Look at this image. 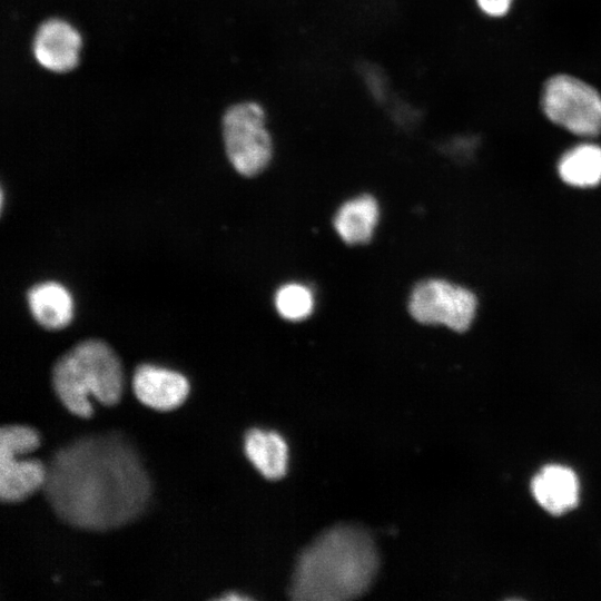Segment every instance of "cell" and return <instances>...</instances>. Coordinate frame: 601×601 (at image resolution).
<instances>
[{"label": "cell", "mask_w": 601, "mask_h": 601, "mask_svg": "<svg viewBox=\"0 0 601 601\" xmlns=\"http://www.w3.org/2000/svg\"><path fill=\"white\" fill-rule=\"evenodd\" d=\"M56 515L75 528L106 531L142 513L151 482L134 446L121 435L82 436L59 449L42 487Z\"/></svg>", "instance_id": "6da1fadb"}, {"label": "cell", "mask_w": 601, "mask_h": 601, "mask_svg": "<svg viewBox=\"0 0 601 601\" xmlns=\"http://www.w3.org/2000/svg\"><path fill=\"white\" fill-rule=\"evenodd\" d=\"M378 554L371 534L354 524L331 528L300 553L289 593L298 601H341L362 595L372 584Z\"/></svg>", "instance_id": "7a4b0ae2"}, {"label": "cell", "mask_w": 601, "mask_h": 601, "mask_svg": "<svg viewBox=\"0 0 601 601\" xmlns=\"http://www.w3.org/2000/svg\"><path fill=\"white\" fill-rule=\"evenodd\" d=\"M53 391L73 415L89 418L93 414L89 401L116 405L124 391V371L115 351L104 341L79 342L61 355L51 372Z\"/></svg>", "instance_id": "3957f363"}, {"label": "cell", "mask_w": 601, "mask_h": 601, "mask_svg": "<svg viewBox=\"0 0 601 601\" xmlns=\"http://www.w3.org/2000/svg\"><path fill=\"white\" fill-rule=\"evenodd\" d=\"M223 138L227 158L238 174L253 177L268 166L273 144L259 104L245 101L230 106L223 117Z\"/></svg>", "instance_id": "277c9868"}, {"label": "cell", "mask_w": 601, "mask_h": 601, "mask_svg": "<svg viewBox=\"0 0 601 601\" xmlns=\"http://www.w3.org/2000/svg\"><path fill=\"white\" fill-rule=\"evenodd\" d=\"M40 445L38 431L29 425L0 428V500L17 503L43 487L47 466L38 459L22 457Z\"/></svg>", "instance_id": "5b68a950"}, {"label": "cell", "mask_w": 601, "mask_h": 601, "mask_svg": "<svg viewBox=\"0 0 601 601\" xmlns=\"http://www.w3.org/2000/svg\"><path fill=\"white\" fill-rule=\"evenodd\" d=\"M545 116L574 135L601 132V96L587 82L568 75L550 78L543 90Z\"/></svg>", "instance_id": "8992f818"}, {"label": "cell", "mask_w": 601, "mask_h": 601, "mask_svg": "<svg viewBox=\"0 0 601 601\" xmlns=\"http://www.w3.org/2000/svg\"><path fill=\"white\" fill-rule=\"evenodd\" d=\"M476 308L477 299L471 290L437 278L417 283L408 302V312L416 322L444 325L455 332L471 326Z\"/></svg>", "instance_id": "52a82bcc"}, {"label": "cell", "mask_w": 601, "mask_h": 601, "mask_svg": "<svg viewBox=\"0 0 601 601\" xmlns=\"http://www.w3.org/2000/svg\"><path fill=\"white\" fill-rule=\"evenodd\" d=\"M189 390V382L181 373L154 364H140L132 376L138 401L156 411L177 408L186 401Z\"/></svg>", "instance_id": "ba28073f"}, {"label": "cell", "mask_w": 601, "mask_h": 601, "mask_svg": "<svg viewBox=\"0 0 601 601\" xmlns=\"http://www.w3.org/2000/svg\"><path fill=\"white\" fill-rule=\"evenodd\" d=\"M80 47L79 32L67 21L52 18L39 26L32 51L41 67L61 73L76 68Z\"/></svg>", "instance_id": "9c48e42d"}, {"label": "cell", "mask_w": 601, "mask_h": 601, "mask_svg": "<svg viewBox=\"0 0 601 601\" xmlns=\"http://www.w3.org/2000/svg\"><path fill=\"white\" fill-rule=\"evenodd\" d=\"M531 490L536 502L552 514H562L573 509L579 499L575 473L559 464L542 467L532 479Z\"/></svg>", "instance_id": "30bf717a"}, {"label": "cell", "mask_w": 601, "mask_h": 601, "mask_svg": "<svg viewBox=\"0 0 601 601\" xmlns=\"http://www.w3.org/2000/svg\"><path fill=\"white\" fill-rule=\"evenodd\" d=\"M244 451L254 467L268 480L283 477L288 469V445L272 430L250 428L244 437Z\"/></svg>", "instance_id": "8fae6325"}, {"label": "cell", "mask_w": 601, "mask_h": 601, "mask_svg": "<svg viewBox=\"0 0 601 601\" xmlns=\"http://www.w3.org/2000/svg\"><path fill=\"white\" fill-rule=\"evenodd\" d=\"M33 318L47 329L67 326L73 315V302L68 289L57 282H43L32 286L27 294Z\"/></svg>", "instance_id": "7c38bea8"}, {"label": "cell", "mask_w": 601, "mask_h": 601, "mask_svg": "<svg viewBox=\"0 0 601 601\" xmlns=\"http://www.w3.org/2000/svg\"><path fill=\"white\" fill-rule=\"evenodd\" d=\"M378 205L371 195H362L344 203L334 217V228L349 245L368 243L378 220Z\"/></svg>", "instance_id": "4fadbf2b"}, {"label": "cell", "mask_w": 601, "mask_h": 601, "mask_svg": "<svg viewBox=\"0 0 601 601\" xmlns=\"http://www.w3.org/2000/svg\"><path fill=\"white\" fill-rule=\"evenodd\" d=\"M558 171L568 185L587 188L601 183V147L580 144L560 159Z\"/></svg>", "instance_id": "5bb4252c"}, {"label": "cell", "mask_w": 601, "mask_h": 601, "mask_svg": "<svg viewBox=\"0 0 601 601\" xmlns=\"http://www.w3.org/2000/svg\"><path fill=\"white\" fill-rule=\"evenodd\" d=\"M275 306L283 318L293 322L303 321L313 312V294L304 285L286 284L276 292Z\"/></svg>", "instance_id": "9a60e30c"}, {"label": "cell", "mask_w": 601, "mask_h": 601, "mask_svg": "<svg viewBox=\"0 0 601 601\" xmlns=\"http://www.w3.org/2000/svg\"><path fill=\"white\" fill-rule=\"evenodd\" d=\"M513 0H476L479 8L491 17L505 14Z\"/></svg>", "instance_id": "2e32d148"}, {"label": "cell", "mask_w": 601, "mask_h": 601, "mask_svg": "<svg viewBox=\"0 0 601 601\" xmlns=\"http://www.w3.org/2000/svg\"><path fill=\"white\" fill-rule=\"evenodd\" d=\"M221 600H245L247 597L237 594L236 592L228 593L227 595L220 597Z\"/></svg>", "instance_id": "e0dca14e"}]
</instances>
